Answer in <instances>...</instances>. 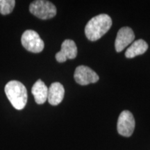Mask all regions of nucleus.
<instances>
[{
	"instance_id": "nucleus-1",
	"label": "nucleus",
	"mask_w": 150,
	"mask_h": 150,
	"mask_svg": "<svg viewBox=\"0 0 150 150\" xmlns=\"http://www.w3.org/2000/svg\"><path fill=\"white\" fill-rule=\"evenodd\" d=\"M112 26V20L107 14H99L89 20L85 27V34L91 41H96L106 34Z\"/></svg>"
},
{
	"instance_id": "nucleus-2",
	"label": "nucleus",
	"mask_w": 150,
	"mask_h": 150,
	"mask_svg": "<svg viewBox=\"0 0 150 150\" xmlns=\"http://www.w3.org/2000/svg\"><path fill=\"white\" fill-rule=\"evenodd\" d=\"M5 93L13 106L17 110H22L27 102L26 87L18 81H11L5 86Z\"/></svg>"
},
{
	"instance_id": "nucleus-3",
	"label": "nucleus",
	"mask_w": 150,
	"mask_h": 150,
	"mask_svg": "<svg viewBox=\"0 0 150 150\" xmlns=\"http://www.w3.org/2000/svg\"><path fill=\"white\" fill-rule=\"evenodd\" d=\"M29 11L41 20H47L56 15V8L53 4L45 0H37L29 6Z\"/></svg>"
},
{
	"instance_id": "nucleus-4",
	"label": "nucleus",
	"mask_w": 150,
	"mask_h": 150,
	"mask_svg": "<svg viewBox=\"0 0 150 150\" xmlns=\"http://www.w3.org/2000/svg\"><path fill=\"white\" fill-rule=\"evenodd\" d=\"M22 46L27 51L32 53H40L45 47L44 42L40 38L36 31L33 30H27L23 33L21 38Z\"/></svg>"
},
{
	"instance_id": "nucleus-5",
	"label": "nucleus",
	"mask_w": 150,
	"mask_h": 150,
	"mask_svg": "<svg viewBox=\"0 0 150 150\" xmlns=\"http://www.w3.org/2000/svg\"><path fill=\"white\" fill-rule=\"evenodd\" d=\"M136 122L134 115L129 110H124L120 113L117 120V129L121 136L130 137L134 133Z\"/></svg>"
},
{
	"instance_id": "nucleus-6",
	"label": "nucleus",
	"mask_w": 150,
	"mask_h": 150,
	"mask_svg": "<svg viewBox=\"0 0 150 150\" xmlns=\"http://www.w3.org/2000/svg\"><path fill=\"white\" fill-rule=\"evenodd\" d=\"M74 79L81 86H86L90 83H96L99 76L95 72L85 65H80L76 68L74 74Z\"/></svg>"
},
{
	"instance_id": "nucleus-7",
	"label": "nucleus",
	"mask_w": 150,
	"mask_h": 150,
	"mask_svg": "<svg viewBox=\"0 0 150 150\" xmlns=\"http://www.w3.org/2000/svg\"><path fill=\"white\" fill-rule=\"evenodd\" d=\"M135 34L130 27H125L118 31L115 42V47L117 52H120L124 49L134 42Z\"/></svg>"
},
{
	"instance_id": "nucleus-8",
	"label": "nucleus",
	"mask_w": 150,
	"mask_h": 150,
	"mask_svg": "<svg viewBox=\"0 0 150 150\" xmlns=\"http://www.w3.org/2000/svg\"><path fill=\"white\" fill-rule=\"evenodd\" d=\"M77 55V47L74 41L65 40L61 45V51L56 54V59L59 63H63L67 59H74Z\"/></svg>"
},
{
	"instance_id": "nucleus-9",
	"label": "nucleus",
	"mask_w": 150,
	"mask_h": 150,
	"mask_svg": "<svg viewBox=\"0 0 150 150\" xmlns=\"http://www.w3.org/2000/svg\"><path fill=\"white\" fill-rule=\"evenodd\" d=\"M65 89L63 85L59 82H54L48 88L47 100L52 106H56L63 101Z\"/></svg>"
},
{
	"instance_id": "nucleus-10",
	"label": "nucleus",
	"mask_w": 150,
	"mask_h": 150,
	"mask_svg": "<svg viewBox=\"0 0 150 150\" xmlns=\"http://www.w3.org/2000/svg\"><path fill=\"white\" fill-rule=\"evenodd\" d=\"M31 93L34 97L35 102L38 104H42L47 99L48 88L42 81L39 79L33 84Z\"/></svg>"
},
{
	"instance_id": "nucleus-11",
	"label": "nucleus",
	"mask_w": 150,
	"mask_h": 150,
	"mask_svg": "<svg viewBox=\"0 0 150 150\" xmlns=\"http://www.w3.org/2000/svg\"><path fill=\"white\" fill-rule=\"evenodd\" d=\"M148 49V45L144 40H136L131 46L128 47L125 52V56L128 59H132L135 56L142 55L147 51Z\"/></svg>"
},
{
	"instance_id": "nucleus-12",
	"label": "nucleus",
	"mask_w": 150,
	"mask_h": 150,
	"mask_svg": "<svg viewBox=\"0 0 150 150\" xmlns=\"http://www.w3.org/2000/svg\"><path fill=\"white\" fill-rule=\"evenodd\" d=\"M16 1L15 0H0V13L8 15L13 10Z\"/></svg>"
}]
</instances>
